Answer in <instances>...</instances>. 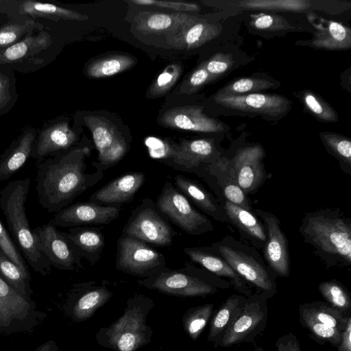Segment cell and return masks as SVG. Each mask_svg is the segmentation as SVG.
I'll return each instance as SVG.
<instances>
[{"label": "cell", "instance_id": "1", "mask_svg": "<svg viewBox=\"0 0 351 351\" xmlns=\"http://www.w3.org/2000/svg\"><path fill=\"white\" fill-rule=\"evenodd\" d=\"M86 147H76L42 160L37 167L36 192L41 206L57 213L102 177L86 172Z\"/></svg>", "mask_w": 351, "mask_h": 351}, {"label": "cell", "instance_id": "2", "mask_svg": "<svg viewBox=\"0 0 351 351\" xmlns=\"http://www.w3.org/2000/svg\"><path fill=\"white\" fill-rule=\"evenodd\" d=\"M299 232L327 268L351 266V218L339 208L306 213Z\"/></svg>", "mask_w": 351, "mask_h": 351}, {"label": "cell", "instance_id": "3", "mask_svg": "<svg viewBox=\"0 0 351 351\" xmlns=\"http://www.w3.org/2000/svg\"><path fill=\"white\" fill-rule=\"evenodd\" d=\"M29 186V178L9 182L0 191V209L22 256L35 271L46 276L51 266L37 247L25 211Z\"/></svg>", "mask_w": 351, "mask_h": 351}, {"label": "cell", "instance_id": "4", "mask_svg": "<svg viewBox=\"0 0 351 351\" xmlns=\"http://www.w3.org/2000/svg\"><path fill=\"white\" fill-rule=\"evenodd\" d=\"M154 306L153 300L145 295L130 298L122 315L98 330L97 342L115 351H136L149 343L153 330L147 324V317Z\"/></svg>", "mask_w": 351, "mask_h": 351}, {"label": "cell", "instance_id": "5", "mask_svg": "<svg viewBox=\"0 0 351 351\" xmlns=\"http://www.w3.org/2000/svg\"><path fill=\"white\" fill-rule=\"evenodd\" d=\"M211 248L256 291L272 297L276 294V277L255 248L229 235L213 243Z\"/></svg>", "mask_w": 351, "mask_h": 351}, {"label": "cell", "instance_id": "6", "mask_svg": "<svg viewBox=\"0 0 351 351\" xmlns=\"http://www.w3.org/2000/svg\"><path fill=\"white\" fill-rule=\"evenodd\" d=\"M138 282L149 289L182 297H204L215 294L219 289L230 287L227 280L215 275L190 274L162 269Z\"/></svg>", "mask_w": 351, "mask_h": 351}, {"label": "cell", "instance_id": "7", "mask_svg": "<svg viewBox=\"0 0 351 351\" xmlns=\"http://www.w3.org/2000/svg\"><path fill=\"white\" fill-rule=\"evenodd\" d=\"M53 45L52 36L46 29L33 32L0 51V64L22 73L35 72L49 62Z\"/></svg>", "mask_w": 351, "mask_h": 351}, {"label": "cell", "instance_id": "8", "mask_svg": "<svg viewBox=\"0 0 351 351\" xmlns=\"http://www.w3.org/2000/svg\"><path fill=\"white\" fill-rule=\"evenodd\" d=\"M273 298L265 292L255 291L245 299L243 307L218 343L229 348L241 343H252L264 332L268 317L267 300Z\"/></svg>", "mask_w": 351, "mask_h": 351}, {"label": "cell", "instance_id": "9", "mask_svg": "<svg viewBox=\"0 0 351 351\" xmlns=\"http://www.w3.org/2000/svg\"><path fill=\"white\" fill-rule=\"evenodd\" d=\"M156 205L162 213L188 234H202L214 229L210 220L195 210L169 182L165 185Z\"/></svg>", "mask_w": 351, "mask_h": 351}, {"label": "cell", "instance_id": "10", "mask_svg": "<svg viewBox=\"0 0 351 351\" xmlns=\"http://www.w3.org/2000/svg\"><path fill=\"white\" fill-rule=\"evenodd\" d=\"M117 268L125 273L148 277L163 269L162 254L135 238L124 235L118 243Z\"/></svg>", "mask_w": 351, "mask_h": 351}, {"label": "cell", "instance_id": "11", "mask_svg": "<svg viewBox=\"0 0 351 351\" xmlns=\"http://www.w3.org/2000/svg\"><path fill=\"white\" fill-rule=\"evenodd\" d=\"M264 148L259 144L239 148L227 165L242 191L247 195L256 193L267 178L263 160Z\"/></svg>", "mask_w": 351, "mask_h": 351}, {"label": "cell", "instance_id": "12", "mask_svg": "<svg viewBox=\"0 0 351 351\" xmlns=\"http://www.w3.org/2000/svg\"><path fill=\"white\" fill-rule=\"evenodd\" d=\"M50 221L32 230L37 247L50 265L64 270L81 266L80 256L62 232Z\"/></svg>", "mask_w": 351, "mask_h": 351}, {"label": "cell", "instance_id": "13", "mask_svg": "<svg viewBox=\"0 0 351 351\" xmlns=\"http://www.w3.org/2000/svg\"><path fill=\"white\" fill-rule=\"evenodd\" d=\"M262 220L267 233L266 243L262 250L263 259L276 277L287 278L290 275V257L287 237L278 218L272 213L254 209Z\"/></svg>", "mask_w": 351, "mask_h": 351}, {"label": "cell", "instance_id": "14", "mask_svg": "<svg viewBox=\"0 0 351 351\" xmlns=\"http://www.w3.org/2000/svg\"><path fill=\"white\" fill-rule=\"evenodd\" d=\"M125 235L159 246L171 245L176 232L157 212L145 205L134 210L125 228Z\"/></svg>", "mask_w": 351, "mask_h": 351}, {"label": "cell", "instance_id": "15", "mask_svg": "<svg viewBox=\"0 0 351 351\" xmlns=\"http://www.w3.org/2000/svg\"><path fill=\"white\" fill-rule=\"evenodd\" d=\"M77 136L68 120L56 119L46 122L37 131L30 158L39 160L67 152L75 144Z\"/></svg>", "mask_w": 351, "mask_h": 351}, {"label": "cell", "instance_id": "16", "mask_svg": "<svg viewBox=\"0 0 351 351\" xmlns=\"http://www.w3.org/2000/svg\"><path fill=\"white\" fill-rule=\"evenodd\" d=\"M214 99L228 109L273 117L284 116L291 107V101L282 95L260 93L237 96L215 95Z\"/></svg>", "mask_w": 351, "mask_h": 351}, {"label": "cell", "instance_id": "17", "mask_svg": "<svg viewBox=\"0 0 351 351\" xmlns=\"http://www.w3.org/2000/svg\"><path fill=\"white\" fill-rule=\"evenodd\" d=\"M84 122L92 132L101 167H110L120 160L127 145L115 126L104 117L94 115L86 117Z\"/></svg>", "mask_w": 351, "mask_h": 351}, {"label": "cell", "instance_id": "18", "mask_svg": "<svg viewBox=\"0 0 351 351\" xmlns=\"http://www.w3.org/2000/svg\"><path fill=\"white\" fill-rule=\"evenodd\" d=\"M119 208L92 202L77 203L56 213L52 222L60 227L74 228L84 224H107L119 217Z\"/></svg>", "mask_w": 351, "mask_h": 351}, {"label": "cell", "instance_id": "19", "mask_svg": "<svg viewBox=\"0 0 351 351\" xmlns=\"http://www.w3.org/2000/svg\"><path fill=\"white\" fill-rule=\"evenodd\" d=\"M165 127L200 132H220L224 125L203 113V107L184 106L167 110L160 119Z\"/></svg>", "mask_w": 351, "mask_h": 351}, {"label": "cell", "instance_id": "20", "mask_svg": "<svg viewBox=\"0 0 351 351\" xmlns=\"http://www.w3.org/2000/svg\"><path fill=\"white\" fill-rule=\"evenodd\" d=\"M169 157L174 163L186 169L203 166L206 171L208 165L221 156L213 139L200 138L183 141L180 145H173Z\"/></svg>", "mask_w": 351, "mask_h": 351}, {"label": "cell", "instance_id": "21", "mask_svg": "<svg viewBox=\"0 0 351 351\" xmlns=\"http://www.w3.org/2000/svg\"><path fill=\"white\" fill-rule=\"evenodd\" d=\"M228 222L239 232L244 243L262 251L267 241V233L262 220L254 211L238 206L227 200L222 201Z\"/></svg>", "mask_w": 351, "mask_h": 351}, {"label": "cell", "instance_id": "22", "mask_svg": "<svg viewBox=\"0 0 351 351\" xmlns=\"http://www.w3.org/2000/svg\"><path fill=\"white\" fill-rule=\"evenodd\" d=\"M184 252L189 258L219 278H227L230 287L240 294L249 297L252 287L216 252L210 248L186 247Z\"/></svg>", "mask_w": 351, "mask_h": 351}, {"label": "cell", "instance_id": "23", "mask_svg": "<svg viewBox=\"0 0 351 351\" xmlns=\"http://www.w3.org/2000/svg\"><path fill=\"white\" fill-rule=\"evenodd\" d=\"M220 24L198 17L178 31L168 35L167 43L173 48L191 50L217 38L221 33Z\"/></svg>", "mask_w": 351, "mask_h": 351}, {"label": "cell", "instance_id": "24", "mask_svg": "<svg viewBox=\"0 0 351 351\" xmlns=\"http://www.w3.org/2000/svg\"><path fill=\"white\" fill-rule=\"evenodd\" d=\"M198 16L186 13H165L159 12H140L134 17L136 29L144 34H171L192 21Z\"/></svg>", "mask_w": 351, "mask_h": 351}, {"label": "cell", "instance_id": "25", "mask_svg": "<svg viewBox=\"0 0 351 351\" xmlns=\"http://www.w3.org/2000/svg\"><path fill=\"white\" fill-rule=\"evenodd\" d=\"M37 130L26 127L0 158V182L8 180L30 157Z\"/></svg>", "mask_w": 351, "mask_h": 351}, {"label": "cell", "instance_id": "26", "mask_svg": "<svg viewBox=\"0 0 351 351\" xmlns=\"http://www.w3.org/2000/svg\"><path fill=\"white\" fill-rule=\"evenodd\" d=\"M219 189L222 200H227L246 210L254 211L248 196L242 191L231 175L227 165V158L221 156L208 165L206 171ZM205 173V174H206Z\"/></svg>", "mask_w": 351, "mask_h": 351}, {"label": "cell", "instance_id": "27", "mask_svg": "<svg viewBox=\"0 0 351 351\" xmlns=\"http://www.w3.org/2000/svg\"><path fill=\"white\" fill-rule=\"evenodd\" d=\"M144 180L145 175L141 172L126 173L101 188L90 199L94 202L106 204L130 202Z\"/></svg>", "mask_w": 351, "mask_h": 351}, {"label": "cell", "instance_id": "28", "mask_svg": "<svg viewBox=\"0 0 351 351\" xmlns=\"http://www.w3.org/2000/svg\"><path fill=\"white\" fill-rule=\"evenodd\" d=\"M0 300L12 311L31 331L41 324L47 313L36 309V304L24 298L0 277Z\"/></svg>", "mask_w": 351, "mask_h": 351}, {"label": "cell", "instance_id": "29", "mask_svg": "<svg viewBox=\"0 0 351 351\" xmlns=\"http://www.w3.org/2000/svg\"><path fill=\"white\" fill-rule=\"evenodd\" d=\"M314 25L316 31L308 45L326 50H346L351 47V30L343 24L324 20Z\"/></svg>", "mask_w": 351, "mask_h": 351}, {"label": "cell", "instance_id": "30", "mask_svg": "<svg viewBox=\"0 0 351 351\" xmlns=\"http://www.w3.org/2000/svg\"><path fill=\"white\" fill-rule=\"evenodd\" d=\"M247 297L241 294L229 296L210 318L207 340L218 348L225 332L240 314Z\"/></svg>", "mask_w": 351, "mask_h": 351}, {"label": "cell", "instance_id": "31", "mask_svg": "<svg viewBox=\"0 0 351 351\" xmlns=\"http://www.w3.org/2000/svg\"><path fill=\"white\" fill-rule=\"evenodd\" d=\"M176 186L207 215L221 223H227L225 210L219 200L198 183L181 175L174 178Z\"/></svg>", "mask_w": 351, "mask_h": 351}, {"label": "cell", "instance_id": "32", "mask_svg": "<svg viewBox=\"0 0 351 351\" xmlns=\"http://www.w3.org/2000/svg\"><path fill=\"white\" fill-rule=\"evenodd\" d=\"M78 254L94 263L100 256L105 243L101 232L95 228L74 227L63 232Z\"/></svg>", "mask_w": 351, "mask_h": 351}, {"label": "cell", "instance_id": "33", "mask_svg": "<svg viewBox=\"0 0 351 351\" xmlns=\"http://www.w3.org/2000/svg\"><path fill=\"white\" fill-rule=\"evenodd\" d=\"M112 293L104 287H96L82 293L75 300L70 299L66 313L76 322L90 318L112 297Z\"/></svg>", "mask_w": 351, "mask_h": 351}, {"label": "cell", "instance_id": "34", "mask_svg": "<svg viewBox=\"0 0 351 351\" xmlns=\"http://www.w3.org/2000/svg\"><path fill=\"white\" fill-rule=\"evenodd\" d=\"M300 317L308 319L342 331L350 315L344 314L325 301L302 303L299 306Z\"/></svg>", "mask_w": 351, "mask_h": 351}, {"label": "cell", "instance_id": "35", "mask_svg": "<svg viewBox=\"0 0 351 351\" xmlns=\"http://www.w3.org/2000/svg\"><path fill=\"white\" fill-rule=\"evenodd\" d=\"M19 13L23 16H29L33 19L41 17L54 21L59 19L72 21H86L87 15L76 11L64 8L54 4L41 3L27 0L21 2L19 7Z\"/></svg>", "mask_w": 351, "mask_h": 351}, {"label": "cell", "instance_id": "36", "mask_svg": "<svg viewBox=\"0 0 351 351\" xmlns=\"http://www.w3.org/2000/svg\"><path fill=\"white\" fill-rule=\"evenodd\" d=\"M136 62V60L132 56L114 53L90 62L86 66V74L91 78L110 77L132 68Z\"/></svg>", "mask_w": 351, "mask_h": 351}, {"label": "cell", "instance_id": "37", "mask_svg": "<svg viewBox=\"0 0 351 351\" xmlns=\"http://www.w3.org/2000/svg\"><path fill=\"white\" fill-rule=\"evenodd\" d=\"M44 29V26L29 16L12 19L0 27V51L25 38L29 34Z\"/></svg>", "mask_w": 351, "mask_h": 351}, {"label": "cell", "instance_id": "38", "mask_svg": "<svg viewBox=\"0 0 351 351\" xmlns=\"http://www.w3.org/2000/svg\"><path fill=\"white\" fill-rule=\"evenodd\" d=\"M0 277L19 293L24 298L33 302L34 293L30 287V276H27L17 265L0 250Z\"/></svg>", "mask_w": 351, "mask_h": 351}, {"label": "cell", "instance_id": "39", "mask_svg": "<svg viewBox=\"0 0 351 351\" xmlns=\"http://www.w3.org/2000/svg\"><path fill=\"white\" fill-rule=\"evenodd\" d=\"M319 137L327 149L339 162L342 171L351 173V141L347 136L331 132H322Z\"/></svg>", "mask_w": 351, "mask_h": 351}, {"label": "cell", "instance_id": "40", "mask_svg": "<svg viewBox=\"0 0 351 351\" xmlns=\"http://www.w3.org/2000/svg\"><path fill=\"white\" fill-rule=\"evenodd\" d=\"M235 6L249 10L302 12L307 10L311 4L306 0H244L235 2Z\"/></svg>", "mask_w": 351, "mask_h": 351}, {"label": "cell", "instance_id": "41", "mask_svg": "<svg viewBox=\"0 0 351 351\" xmlns=\"http://www.w3.org/2000/svg\"><path fill=\"white\" fill-rule=\"evenodd\" d=\"M214 304L211 303L191 307L182 317L185 332L195 341L208 323L213 313Z\"/></svg>", "mask_w": 351, "mask_h": 351}, {"label": "cell", "instance_id": "42", "mask_svg": "<svg viewBox=\"0 0 351 351\" xmlns=\"http://www.w3.org/2000/svg\"><path fill=\"white\" fill-rule=\"evenodd\" d=\"M318 290L325 302L343 314L350 315L351 298L348 289L335 279L323 281L318 285Z\"/></svg>", "mask_w": 351, "mask_h": 351}, {"label": "cell", "instance_id": "43", "mask_svg": "<svg viewBox=\"0 0 351 351\" xmlns=\"http://www.w3.org/2000/svg\"><path fill=\"white\" fill-rule=\"evenodd\" d=\"M276 82L258 77H241L227 84L215 95L237 96L255 93L261 90L275 88Z\"/></svg>", "mask_w": 351, "mask_h": 351}, {"label": "cell", "instance_id": "44", "mask_svg": "<svg viewBox=\"0 0 351 351\" xmlns=\"http://www.w3.org/2000/svg\"><path fill=\"white\" fill-rule=\"evenodd\" d=\"M298 97L306 110L318 121L331 123L338 121L337 112L315 93L304 90L298 93Z\"/></svg>", "mask_w": 351, "mask_h": 351}, {"label": "cell", "instance_id": "45", "mask_svg": "<svg viewBox=\"0 0 351 351\" xmlns=\"http://www.w3.org/2000/svg\"><path fill=\"white\" fill-rule=\"evenodd\" d=\"M17 99L14 71L6 65L0 64V117L12 109Z\"/></svg>", "mask_w": 351, "mask_h": 351}, {"label": "cell", "instance_id": "46", "mask_svg": "<svg viewBox=\"0 0 351 351\" xmlns=\"http://www.w3.org/2000/svg\"><path fill=\"white\" fill-rule=\"evenodd\" d=\"M302 326L308 331V336L315 342L324 345L326 342L337 348L341 341V331L308 319H299Z\"/></svg>", "mask_w": 351, "mask_h": 351}, {"label": "cell", "instance_id": "47", "mask_svg": "<svg viewBox=\"0 0 351 351\" xmlns=\"http://www.w3.org/2000/svg\"><path fill=\"white\" fill-rule=\"evenodd\" d=\"M182 73V67L178 64H171L158 75L149 88L152 97H160L167 93L176 84Z\"/></svg>", "mask_w": 351, "mask_h": 351}, {"label": "cell", "instance_id": "48", "mask_svg": "<svg viewBox=\"0 0 351 351\" xmlns=\"http://www.w3.org/2000/svg\"><path fill=\"white\" fill-rule=\"evenodd\" d=\"M250 25L256 29L269 32H284L294 28L284 17L275 14L251 15Z\"/></svg>", "mask_w": 351, "mask_h": 351}, {"label": "cell", "instance_id": "49", "mask_svg": "<svg viewBox=\"0 0 351 351\" xmlns=\"http://www.w3.org/2000/svg\"><path fill=\"white\" fill-rule=\"evenodd\" d=\"M0 250L16 265H17L27 276L30 273L23 256L18 247L13 242L5 228L0 221Z\"/></svg>", "mask_w": 351, "mask_h": 351}, {"label": "cell", "instance_id": "50", "mask_svg": "<svg viewBox=\"0 0 351 351\" xmlns=\"http://www.w3.org/2000/svg\"><path fill=\"white\" fill-rule=\"evenodd\" d=\"M31 332L12 311L0 300V335Z\"/></svg>", "mask_w": 351, "mask_h": 351}, {"label": "cell", "instance_id": "51", "mask_svg": "<svg viewBox=\"0 0 351 351\" xmlns=\"http://www.w3.org/2000/svg\"><path fill=\"white\" fill-rule=\"evenodd\" d=\"M213 81L203 62L183 82L179 92L182 94H191Z\"/></svg>", "mask_w": 351, "mask_h": 351}, {"label": "cell", "instance_id": "52", "mask_svg": "<svg viewBox=\"0 0 351 351\" xmlns=\"http://www.w3.org/2000/svg\"><path fill=\"white\" fill-rule=\"evenodd\" d=\"M234 64L231 54L217 53L207 61L204 62V66L214 81L228 71Z\"/></svg>", "mask_w": 351, "mask_h": 351}, {"label": "cell", "instance_id": "53", "mask_svg": "<svg viewBox=\"0 0 351 351\" xmlns=\"http://www.w3.org/2000/svg\"><path fill=\"white\" fill-rule=\"evenodd\" d=\"M130 2L142 5H155L160 8H167L184 13L185 12H198L200 9L199 5L182 1H162L155 0H130Z\"/></svg>", "mask_w": 351, "mask_h": 351}, {"label": "cell", "instance_id": "54", "mask_svg": "<svg viewBox=\"0 0 351 351\" xmlns=\"http://www.w3.org/2000/svg\"><path fill=\"white\" fill-rule=\"evenodd\" d=\"M275 346L277 351H302L297 337L291 332L280 337L276 341Z\"/></svg>", "mask_w": 351, "mask_h": 351}, {"label": "cell", "instance_id": "55", "mask_svg": "<svg viewBox=\"0 0 351 351\" xmlns=\"http://www.w3.org/2000/svg\"><path fill=\"white\" fill-rule=\"evenodd\" d=\"M337 348L338 351H351V317L341 331V341Z\"/></svg>", "mask_w": 351, "mask_h": 351}, {"label": "cell", "instance_id": "56", "mask_svg": "<svg viewBox=\"0 0 351 351\" xmlns=\"http://www.w3.org/2000/svg\"><path fill=\"white\" fill-rule=\"evenodd\" d=\"M34 351H58V348L53 340H48L40 345Z\"/></svg>", "mask_w": 351, "mask_h": 351}, {"label": "cell", "instance_id": "57", "mask_svg": "<svg viewBox=\"0 0 351 351\" xmlns=\"http://www.w3.org/2000/svg\"><path fill=\"white\" fill-rule=\"evenodd\" d=\"M254 351H265L262 347H257Z\"/></svg>", "mask_w": 351, "mask_h": 351}, {"label": "cell", "instance_id": "58", "mask_svg": "<svg viewBox=\"0 0 351 351\" xmlns=\"http://www.w3.org/2000/svg\"><path fill=\"white\" fill-rule=\"evenodd\" d=\"M162 351H166V350H162Z\"/></svg>", "mask_w": 351, "mask_h": 351}]
</instances>
